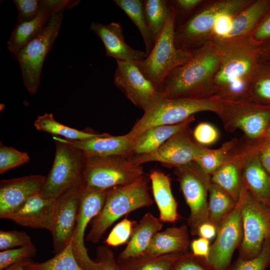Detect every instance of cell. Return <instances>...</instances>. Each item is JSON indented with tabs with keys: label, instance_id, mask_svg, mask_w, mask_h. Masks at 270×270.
<instances>
[{
	"label": "cell",
	"instance_id": "cell-1",
	"mask_svg": "<svg viewBox=\"0 0 270 270\" xmlns=\"http://www.w3.org/2000/svg\"><path fill=\"white\" fill-rule=\"evenodd\" d=\"M220 56L214 83L222 100L250 98V84L259 66V44L250 36L214 39Z\"/></svg>",
	"mask_w": 270,
	"mask_h": 270
},
{
	"label": "cell",
	"instance_id": "cell-16",
	"mask_svg": "<svg viewBox=\"0 0 270 270\" xmlns=\"http://www.w3.org/2000/svg\"><path fill=\"white\" fill-rule=\"evenodd\" d=\"M116 63L114 82L134 105L144 112L162 96L142 74L136 61H118Z\"/></svg>",
	"mask_w": 270,
	"mask_h": 270
},
{
	"label": "cell",
	"instance_id": "cell-54",
	"mask_svg": "<svg viewBox=\"0 0 270 270\" xmlns=\"http://www.w3.org/2000/svg\"><path fill=\"white\" fill-rule=\"evenodd\" d=\"M262 137H270V126H268L264 134Z\"/></svg>",
	"mask_w": 270,
	"mask_h": 270
},
{
	"label": "cell",
	"instance_id": "cell-10",
	"mask_svg": "<svg viewBox=\"0 0 270 270\" xmlns=\"http://www.w3.org/2000/svg\"><path fill=\"white\" fill-rule=\"evenodd\" d=\"M174 172L179 182L185 200L190 210L188 225L192 236H197L202 224L208 222V194L211 176L194 161L176 167Z\"/></svg>",
	"mask_w": 270,
	"mask_h": 270
},
{
	"label": "cell",
	"instance_id": "cell-4",
	"mask_svg": "<svg viewBox=\"0 0 270 270\" xmlns=\"http://www.w3.org/2000/svg\"><path fill=\"white\" fill-rule=\"evenodd\" d=\"M222 110V100L218 95L206 98H168L162 96L144 112L127 134L134 140L152 127L177 124L201 112H212L220 116Z\"/></svg>",
	"mask_w": 270,
	"mask_h": 270
},
{
	"label": "cell",
	"instance_id": "cell-31",
	"mask_svg": "<svg viewBox=\"0 0 270 270\" xmlns=\"http://www.w3.org/2000/svg\"><path fill=\"white\" fill-rule=\"evenodd\" d=\"M114 2L125 12L140 32L146 47V57L152 51L154 42L144 15L143 1L114 0Z\"/></svg>",
	"mask_w": 270,
	"mask_h": 270
},
{
	"label": "cell",
	"instance_id": "cell-9",
	"mask_svg": "<svg viewBox=\"0 0 270 270\" xmlns=\"http://www.w3.org/2000/svg\"><path fill=\"white\" fill-rule=\"evenodd\" d=\"M64 10L54 14L41 32L15 56L20 68L24 84L32 94L38 88L43 64L58 34Z\"/></svg>",
	"mask_w": 270,
	"mask_h": 270
},
{
	"label": "cell",
	"instance_id": "cell-19",
	"mask_svg": "<svg viewBox=\"0 0 270 270\" xmlns=\"http://www.w3.org/2000/svg\"><path fill=\"white\" fill-rule=\"evenodd\" d=\"M80 0H44L38 16L32 20L16 24L7 42V48L15 58L18 52L44 28L50 18L56 12L70 8Z\"/></svg>",
	"mask_w": 270,
	"mask_h": 270
},
{
	"label": "cell",
	"instance_id": "cell-13",
	"mask_svg": "<svg viewBox=\"0 0 270 270\" xmlns=\"http://www.w3.org/2000/svg\"><path fill=\"white\" fill-rule=\"evenodd\" d=\"M208 149L195 140L188 126L172 136L155 152L132 158L138 164L158 162L175 168L194 161Z\"/></svg>",
	"mask_w": 270,
	"mask_h": 270
},
{
	"label": "cell",
	"instance_id": "cell-28",
	"mask_svg": "<svg viewBox=\"0 0 270 270\" xmlns=\"http://www.w3.org/2000/svg\"><path fill=\"white\" fill-rule=\"evenodd\" d=\"M194 120V115L177 124L156 126L146 130L134 140L132 152L138 156L155 152L174 134L190 126Z\"/></svg>",
	"mask_w": 270,
	"mask_h": 270
},
{
	"label": "cell",
	"instance_id": "cell-17",
	"mask_svg": "<svg viewBox=\"0 0 270 270\" xmlns=\"http://www.w3.org/2000/svg\"><path fill=\"white\" fill-rule=\"evenodd\" d=\"M83 189V184L70 190L56 198L50 232L55 254L71 242Z\"/></svg>",
	"mask_w": 270,
	"mask_h": 270
},
{
	"label": "cell",
	"instance_id": "cell-5",
	"mask_svg": "<svg viewBox=\"0 0 270 270\" xmlns=\"http://www.w3.org/2000/svg\"><path fill=\"white\" fill-rule=\"evenodd\" d=\"M251 0L204 1L190 16L175 28L174 41L180 50L193 51L213 39L217 16L222 12L237 14Z\"/></svg>",
	"mask_w": 270,
	"mask_h": 270
},
{
	"label": "cell",
	"instance_id": "cell-24",
	"mask_svg": "<svg viewBox=\"0 0 270 270\" xmlns=\"http://www.w3.org/2000/svg\"><path fill=\"white\" fill-rule=\"evenodd\" d=\"M163 222L151 212L144 214L134 226L126 248L117 260H122L141 256L149 246L154 235L160 232Z\"/></svg>",
	"mask_w": 270,
	"mask_h": 270
},
{
	"label": "cell",
	"instance_id": "cell-7",
	"mask_svg": "<svg viewBox=\"0 0 270 270\" xmlns=\"http://www.w3.org/2000/svg\"><path fill=\"white\" fill-rule=\"evenodd\" d=\"M56 152L52 167L40 194L56 198L66 192L83 184L86 156L80 150L53 136Z\"/></svg>",
	"mask_w": 270,
	"mask_h": 270
},
{
	"label": "cell",
	"instance_id": "cell-3",
	"mask_svg": "<svg viewBox=\"0 0 270 270\" xmlns=\"http://www.w3.org/2000/svg\"><path fill=\"white\" fill-rule=\"evenodd\" d=\"M152 204L148 183L144 176L131 183L106 190L104 204L98 214L92 220L86 240L96 244L117 220Z\"/></svg>",
	"mask_w": 270,
	"mask_h": 270
},
{
	"label": "cell",
	"instance_id": "cell-35",
	"mask_svg": "<svg viewBox=\"0 0 270 270\" xmlns=\"http://www.w3.org/2000/svg\"><path fill=\"white\" fill-rule=\"evenodd\" d=\"M25 270H84L79 264L73 253L72 240L60 252L44 262L30 260L24 266Z\"/></svg>",
	"mask_w": 270,
	"mask_h": 270
},
{
	"label": "cell",
	"instance_id": "cell-38",
	"mask_svg": "<svg viewBox=\"0 0 270 270\" xmlns=\"http://www.w3.org/2000/svg\"><path fill=\"white\" fill-rule=\"evenodd\" d=\"M270 264V236L264 242L256 256L248 260L238 259L232 270H265Z\"/></svg>",
	"mask_w": 270,
	"mask_h": 270
},
{
	"label": "cell",
	"instance_id": "cell-44",
	"mask_svg": "<svg viewBox=\"0 0 270 270\" xmlns=\"http://www.w3.org/2000/svg\"><path fill=\"white\" fill-rule=\"evenodd\" d=\"M192 136L198 143L202 146H206L216 141L218 133L212 124L208 122H201L194 129Z\"/></svg>",
	"mask_w": 270,
	"mask_h": 270
},
{
	"label": "cell",
	"instance_id": "cell-12",
	"mask_svg": "<svg viewBox=\"0 0 270 270\" xmlns=\"http://www.w3.org/2000/svg\"><path fill=\"white\" fill-rule=\"evenodd\" d=\"M222 100L220 117L226 131L240 129L252 140L263 136L270 122V109L262 107L250 98Z\"/></svg>",
	"mask_w": 270,
	"mask_h": 270
},
{
	"label": "cell",
	"instance_id": "cell-30",
	"mask_svg": "<svg viewBox=\"0 0 270 270\" xmlns=\"http://www.w3.org/2000/svg\"><path fill=\"white\" fill-rule=\"evenodd\" d=\"M184 253L160 256L142 254L117 261L120 270H172L174 264Z\"/></svg>",
	"mask_w": 270,
	"mask_h": 270
},
{
	"label": "cell",
	"instance_id": "cell-45",
	"mask_svg": "<svg viewBox=\"0 0 270 270\" xmlns=\"http://www.w3.org/2000/svg\"><path fill=\"white\" fill-rule=\"evenodd\" d=\"M204 258L194 256L192 252L183 254L174 264L172 270H210Z\"/></svg>",
	"mask_w": 270,
	"mask_h": 270
},
{
	"label": "cell",
	"instance_id": "cell-14",
	"mask_svg": "<svg viewBox=\"0 0 270 270\" xmlns=\"http://www.w3.org/2000/svg\"><path fill=\"white\" fill-rule=\"evenodd\" d=\"M244 192L242 188L238 202L233 210L220 224L216 237L210 246L206 261L214 270H227L233 253L242 239V208Z\"/></svg>",
	"mask_w": 270,
	"mask_h": 270
},
{
	"label": "cell",
	"instance_id": "cell-21",
	"mask_svg": "<svg viewBox=\"0 0 270 270\" xmlns=\"http://www.w3.org/2000/svg\"><path fill=\"white\" fill-rule=\"evenodd\" d=\"M46 176L33 174L0 182V218L40 192Z\"/></svg>",
	"mask_w": 270,
	"mask_h": 270
},
{
	"label": "cell",
	"instance_id": "cell-18",
	"mask_svg": "<svg viewBox=\"0 0 270 270\" xmlns=\"http://www.w3.org/2000/svg\"><path fill=\"white\" fill-rule=\"evenodd\" d=\"M242 161V181L254 196L270 209V173L260 160L257 144L245 142L237 145Z\"/></svg>",
	"mask_w": 270,
	"mask_h": 270
},
{
	"label": "cell",
	"instance_id": "cell-51",
	"mask_svg": "<svg viewBox=\"0 0 270 270\" xmlns=\"http://www.w3.org/2000/svg\"><path fill=\"white\" fill-rule=\"evenodd\" d=\"M262 141L257 144L260 160L266 170L270 173V137H262Z\"/></svg>",
	"mask_w": 270,
	"mask_h": 270
},
{
	"label": "cell",
	"instance_id": "cell-36",
	"mask_svg": "<svg viewBox=\"0 0 270 270\" xmlns=\"http://www.w3.org/2000/svg\"><path fill=\"white\" fill-rule=\"evenodd\" d=\"M238 143L236 138H233L224 143L216 149L208 148L197 158L195 162L206 174L212 175L227 160L230 152Z\"/></svg>",
	"mask_w": 270,
	"mask_h": 270
},
{
	"label": "cell",
	"instance_id": "cell-27",
	"mask_svg": "<svg viewBox=\"0 0 270 270\" xmlns=\"http://www.w3.org/2000/svg\"><path fill=\"white\" fill-rule=\"evenodd\" d=\"M236 146L225 162L211 175L212 182L224 190L236 202L238 200L242 184V161Z\"/></svg>",
	"mask_w": 270,
	"mask_h": 270
},
{
	"label": "cell",
	"instance_id": "cell-25",
	"mask_svg": "<svg viewBox=\"0 0 270 270\" xmlns=\"http://www.w3.org/2000/svg\"><path fill=\"white\" fill-rule=\"evenodd\" d=\"M154 202L160 212L159 219L162 222H174L179 218L178 204L171 188L170 178L158 170L148 174Z\"/></svg>",
	"mask_w": 270,
	"mask_h": 270
},
{
	"label": "cell",
	"instance_id": "cell-49",
	"mask_svg": "<svg viewBox=\"0 0 270 270\" xmlns=\"http://www.w3.org/2000/svg\"><path fill=\"white\" fill-rule=\"evenodd\" d=\"M258 44L270 38V14L266 16L250 36Z\"/></svg>",
	"mask_w": 270,
	"mask_h": 270
},
{
	"label": "cell",
	"instance_id": "cell-32",
	"mask_svg": "<svg viewBox=\"0 0 270 270\" xmlns=\"http://www.w3.org/2000/svg\"><path fill=\"white\" fill-rule=\"evenodd\" d=\"M208 193V222L218 229L221 222L234 208L236 202L224 190L212 182Z\"/></svg>",
	"mask_w": 270,
	"mask_h": 270
},
{
	"label": "cell",
	"instance_id": "cell-46",
	"mask_svg": "<svg viewBox=\"0 0 270 270\" xmlns=\"http://www.w3.org/2000/svg\"><path fill=\"white\" fill-rule=\"evenodd\" d=\"M235 14H236L222 12L217 16L213 28L212 40L228 38L232 29L234 17Z\"/></svg>",
	"mask_w": 270,
	"mask_h": 270
},
{
	"label": "cell",
	"instance_id": "cell-39",
	"mask_svg": "<svg viewBox=\"0 0 270 270\" xmlns=\"http://www.w3.org/2000/svg\"><path fill=\"white\" fill-rule=\"evenodd\" d=\"M30 158L27 152L19 151L12 146L0 144V174L20 165L27 163Z\"/></svg>",
	"mask_w": 270,
	"mask_h": 270
},
{
	"label": "cell",
	"instance_id": "cell-43",
	"mask_svg": "<svg viewBox=\"0 0 270 270\" xmlns=\"http://www.w3.org/2000/svg\"><path fill=\"white\" fill-rule=\"evenodd\" d=\"M28 234L24 231L0 230V250L1 251L22 246L32 243Z\"/></svg>",
	"mask_w": 270,
	"mask_h": 270
},
{
	"label": "cell",
	"instance_id": "cell-29",
	"mask_svg": "<svg viewBox=\"0 0 270 270\" xmlns=\"http://www.w3.org/2000/svg\"><path fill=\"white\" fill-rule=\"evenodd\" d=\"M270 6V2L266 0H251L234 15L232 29L227 38L250 36Z\"/></svg>",
	"mask_w": 270,
	"mask_h": 270
},
{
	"label": "cell",
	"instance_id": "cell-48",
	"mask_svg": "<svg viewBox=\"0 0 270 270\" xmlns=\"http://www.w3.org/2000/svg\"><path fill=\"white\" fill-rule=\"evenodd\" d=\"M204 0H169L170 4L176 13V16H190Z\"/></svg>",
	"mask_w": 270,
	"mask_h": 270
},
{
	"label": "cell",
	"instance_id": "cell-55",
	"mask_svg": "<svg viewBox=\"0 0 270 270\" xmlns=\"http://www.w3.org/2000/svg\"><path fill=\"white\" fill-rule=\"evenodd\" d=\"M267 54L268 55V56L270 57V48H269L268 52Z\"/></svg>",
	"mask_w": 270,
	"mask_h": 270
},
{
	"label": "cell",
	"instance_id": "cell-34",
	"mask_svg": "<svg viewBox=\"0 0 270 270\" xmlns=\"http://www.w3.org/2000/svg\"><path fill=\"white\" fill-rule=\"evenodd\" d=\"M34 126L38 130L46 132L54 136H61L62 138L70 140H83L100 134L65 126L56 121L52 114L45 113L38 116L34 122Z\"/></svg>",
	"mask_w": 270,
	"mask_h": 270
},
{
	"label": "cell",
	"instance_id": "cell-40",
	"mask_svg": "<svg viewBox=\"0 0 270 270\" xmlns=\"http://www.w3.org/2000/svg\"><path fill=\"white\" fill-rule=\"evenodd\" d=\"M250 98L270 102V73L263 72L259 66L251 82Z\"/></svg>",
	"mask_w": 270,
	"mask_h": 270
},
{
	"label": "cell",
	"instance_id": "cell-50",
	"mask_svg": "<svg viewBox=\"0 0 270 270\" xmlns=\"http://www.w3.org/2000/svg\"><path fill=\"white\" fill-rule=\"evenodd\" d=\"M210 241L208 240L200 237L193 240L190 243L191 252L196 256L208 259L210 250Z\"/></svg>",
	"mask_w": 270,
	"mask_h": 270
},
{
	"label": "cell",
	"instance_id": "cell-33",
	"mask_svg": "<svg viewBox=\"0 0 270 270\" xmlns=\"http://www.w3.org/2000/svg\"><path fill=\"white\" fill-rule=\"evenodd\" d=\"M142 1L146 18L155 42L162 33L173 10L169 0Z\"/></svg>",
	"mask_w": 270,
	"mask_h": 270
},
{
	"label": "cell",
	"instance_id": "cell-11",
	"mask_svg": "<svg viewBox=\"0 0 270 270\" xmlns=\"http://www.w3.org/2000/svg\"><path fill=\"white\" fill-rule=\"evenodd\" d=\"M242 188V236L238 258L248 260L258 254L264 240L270 236V209L254 196L243 181Z\"/></svg>",
	"mask_w": 270,
	"mask_h": 270
},
{
	"label": "cell",
	"instance_id": "cell-37",
	"mask_svg": "<svg viewBox=\"0 0 270 270\" xmlns=\"http://www.w3.org/2000/svg\"><path fill=\"white\" fill-rule=\"evenodd\" d=\"M36 253V249L32 242L28 244L0 252V270H4L14 264L30 260Z\"/></svg>",
	"mask_w": 270,
	"mask_h": 270
},
{
	"label": "cell",
	"instance_id": "cell-8",
	"mask_svg": "<svg viewBox=\"0 0 270 270\" xmlns=\"http://www.w3.org/2000/svg\"><path fill=\"white\" fill-rule=\"evenodd\" d=\"M86 156L83 186L86 188L106 190L131 183L144 176L142 165L134 163L128 155Z\"/></svg>",
	"mask_w": 270,
	"mask_h": 270
},
{
	"label": "cell",
	"instance_id": "cell-41",
	"mask_svg": "<svg viewBox=\"0 0 270 270\" xmlns=\"http://www.w3.org/2000/svg\"><path fill=\"white\" fill-rule=\"evenodd\" d=\"M136 224V221L125 218L113 228L105 240L106 243L112 246L126 243L130 240Z\"/></svg>",
	"mask_w": 270,
	"mask_h": 270
},
{
	"label": "cell",
	"instance_id": "cell-42",
	"mask_svg": "<svg viewBox=\"0 0 270 270\" xmlns=\"http://www.w3.org/2000/svg\"><path fill=\"white\" fill-rule=\"evenodd\" d=\"M18 12L16 24L30 22L38 14L44 0H14Z\"/></svg>",
	"mask_w": 270,
	"mask_h": 270
},
{
	"label": "cell",
	"instance_id": "cell-15",
	"mask_svg": "<svg viewBox=\"0 0 270 270\" xmlns=\"http://www.w3.org/2000/svg\"><path fill=\"white\" fill-rule=\"evenodd\" d=\"M106 191L89 189L83 186L72 244L74 257L84 270L99 269L98 263L89 256L84 240L88 224L98 214L104 204Z\"/></svg>",
	"mask_w": 270,
	"mask_h": 270
},
{
	"label": "cell",
	"instance_id": "cell-22",
	"mask_svg": "<svg viewBox=\"0 0 270 270\" xmlns=\"http://www.w3.org/2000/svg\"><path fill=\"white\" fill-rule=\"evenodd\" d=\"M57 137L60 140L82 150L86 155L90 156H128L132 152L134 144V140L127 134L113 136L103 133L92 138L76 140Z\"/></svg>",
	"mask_w": 270,
	"mask_h": 270
},
{
	"label": "cell",
	"instance_id": "cell-52",
	"mask_svg": "<svg viewBox=\"0 0 270 270\" xmlns=\"http://www.w3.org/2000/svg\"><path fill=\"white\" fill-rule=\"evenodd\" d=\"M217 230L216 227L214 224L208 222L200 226L197 236L210 240L216 236Z\"/></svg>",
	"mask_w": 270,
	"mask_h": 270
},
{
	"label": "cell",
	"instance_id": "cell-53",
	"mask_svg": "<svg viewBox=\"0 0 270 270\" xmlns=\"http://www.w3.org/2000/svg\"><path fill=\"white\" fill-rule=\"evenodd\" d=\"M30 260H26L19 263L14 264L8 266V268H6L4 270H25L24 268V266L26 263Z\"/></svg>",
	"mask_w": 270,
	"mask_h": 270
},
{
	"label": "cell",
	"instance_id": "cell-6",
	"mask_svg": "<svg viewBox=\"0 0 270 270\" xmlns=\"http://www.w3.org/2000/svg\"><path fill=\"white\" fill-rule=\"evenodd\" d=\"M176 20V14L173 10L150 54L144 59L136 61L142 74L160 92L166 78L188 61L192 55V51L180 50L175 46Z\"/></svg>",
	"mask_w": 270,
	"mask_h": 270
},
{
	"label": "cell",
	"instance_id": "cell-20",
	"mask_svg": "<svg viewBox=\"0 0 270 270\" xmlns=\"http://www.w3.org/2000/svg\"><path fill=\"white\" fill-rule=\"evenodd\" d=\"M56 200V198H46L38 193L1 218L8 219L23 226L50 231Z\"/></svg>",
	"mask_w": 270,
	"mask_h": 270
},
{
	"label": "cell",
	"instance_id": "cell-26",
	"mask_svg": "<svg viewBox=\"0 0 270 270\" xmlns=\"http://www.w3.org/2000/svg\"><path fill=\"white\" fill-rule=\"evenodd\" d=\"M190 244L188 226L169 227L153 236L144 254L160 256L174 252H188Z\"/></svg>",
	"mask_w": 270,
	"mask_h": 270
},
{
	"label": "cell",
	"instance_id": "cell-23",
	"mask_svg": "<svg viewBox=\"0 0 270 270\" xmlns=\"http://www.w3.org/2000/svg\"><path fill=\"white\" fill-rule=\"evenodd\" d=\"M90 29L100 38L106 50V56L118 61H139L146 58L145 52L136 50L125 42L120 23L112 22L104 24L92 22Z\"/></svg>",
	"mask_w": 270,
	"mask_h": 270
},
{
	"label": "cell",
	"instance_id": "cell-47",
	"mask_svg": "<svg viewBox=\"0 0 270 270\" xmlns=\"http://www.w3.org/2000/svg\"><path fill=\"white\" fill-rule=\"evenodd\" d=\"M96 262L99 264L98 270H120L117 259L112 250L106 246L96 248Z\"/></svg>",
	"mask_w": 270,
	"mask_h": 270
},
{
	"label": "cell",
	"instance_id": "cell-2",
	"mask_svg": "<svg viewBox=\"0 0 270 270\" xmlns=\"http://www.w3.org/2000/svg\"><path fill=\"white\" fill-rule=\"evenodd\" d=\"M190 59L174 70L160 90L164 98H206L216 95L214 80L220 56L216 44L210 41L192 51Z\"/></svg>",
	"mask_w": 270,
	"mask_h": 270
}]
</instances>
